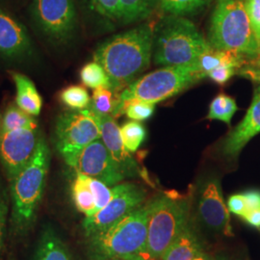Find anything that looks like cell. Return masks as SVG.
I'll return each mask as SVG.
<instances>
[{
    "mask_svg": "<svg viewBox=\"0 0 260 260\" xmlns=\"http://www.w3.org/2000/svg\"><path fill=\"white\" fill-rule=\"evenodd\" d=\"M153 28L141 24L107 39L93 53L111 81V90H118L135 81L145 72L152 58Z\"/></svg>",
    "mask_w": 260,
    "mask_h": 260,
    "instance_id": "6da1fadb",
    "label": "cell"
},
{
    "mask_svg": "<svg viewBox=\"0 0 260 260\" xmlns=\"http://www.w3.org/2000/svg\"><path fill=\"white\" fill-rule=\"evenodd\" d=\"M50 158L49 147L44 137H41L33 157L10 180L11 223L12 231L17 235L25 234L35 223L38 208L46 188Z\"/></svg>",
    "mask_w": 260,
    "mask_h": 260,
    "instance_id": "7a4b0ae2",
    "label": "cell"
},
{
    "mask_svg": "<svg viewBox=\"0 0 260 260\" xmlns=\"http://www.w3.org/2000/svg\"><path fill=\"white\" fill-rule=\"evenodd\" d=\"M211 47L190 19L168 15L153 29L152 59L164 67L198 65Z\"/></svg>",
    "mask_w": 260,
    "mask_h": 260,
    "instance_id": "3957f363",
    "label": "cell"
},
{
    "mask_svg": "<svg viewBox=\"0 0 260 260\" xmlns=\"http://www.w3.org/2000/svg\"><path fill=\"white\" fill-rule=\"evenodd\" d=\"M209 46L257 60L260 45L251 27L244 0H217L208 29Z\"/></svg>",
    "mask_w": 260,
    "mask_h": 260,
    "instance_id": "277c9868",
    "label": "cell"
},
{
    "mask_svg": "<svg viewBox=\"0 0 260 260\" xmlns=\"http://www.w3.org/2000/svg\"><path fill=\"white\" fill-rule=\"evenodd\" d=\"M149 204L138 207L106 230L87 237L88 253L128 258L146 252Z\"/></svg>",
    "mask_w": 260,
    "mask_h": 260,
    "instance_id": "5b68a950",
    "label": "cell"
},
{
    "mask_svg": "<svg viewBox=\"0 0 260 260\" xmlns=\"http://www.w3.org/2000/svg\"><path fill=\"white\" fill-rule=\"evenodd\" d=\"M205 77L199 66L164 67L129 84L119 95L113 116L123 113L124 105L132 101L160 103Z\"/></svg>",
    "mask_w": 260,
    "mask_h": 260,
    "instance_id": "8992f818",
    "label": "cell"
},
{
    "mask_svg": "<svg viewBox=\"0 0 260 260\" xmlns=\"http://www.w3.org/2000/svg\"><path fill=\"white\" fill-rule=\"evenodd\" d=\"M149 204L145 254L149 259L159 260L190 220V204L186 199L169 195L160 196Z\"/></svg>",
    "mask_w": 260,
    "mask_h": 260,
    "instance_id": "52a82bcc",
    "label": "cell"
},
{
    "mask_svg": "<svg viewBox=\"0 0 260 260\" xmlns=\"http://www.w3.org/2000/svg\"><path fill=\"white\" fill-rule=\"evenodd\" d=\"M101 139L99 116L89 109L66 112L55 123L56 149L67 160L95 140Z\"/></svg>",
    "mask_w": 260,
    "mask_h": 260,
    "instance_id": "ba28073f",
    "label": "cell"
},
{
    "mask_svg": "<svg viewBox=\"0 0 260 260\" xmlns=\"http://www.w3.org/2000/svg\"><path fill=\"white\" fill-rule=\"evenodd\" d=\"M112 189L113 198L109 204L93 216L84 219L82 226L86 238L119 222L140 207L146 198L145 189L136 184H117Z\"/></svg>",
    "mask_w": 260,
    "mask_h": 260,
    "instance_id": "9c48e42d",
    "label": "cell"
},
{
    "mask_svg": "<svg viewBox=\"0 0 260 260\" xmlns=\"http://www.w3.org/2000/svg\"><path fill=\"white\" fill-rule=\"evenodd\" d=\"M32 16L39 29L53 41H67L75 31L74 0H33Z\"/></svg>",
    "mask_w": 260,
    "mask_h": 260,
    "instance_id": "30bf717a",
    "label": "cell"
},
{
    "mask_svg": "<svg viewBox=\"0 0 260 260\" xmlns=\"http://www.w3.org/2000/svg\"><path fill=\"white\" fill-rule=\"evenodd\" d=\"M65 162L76 173L95 178L110 187L125 178L102 139L93 141Z\"/></svg>",
    "mask_w": 260,
    "mask_h": 260,
    "instance_id": "8fae6325",
    "label": "cell"
},
{
    "mask_svg": "<svg viewBox=\"0 0 260 260\" xmlns=\"http://www.w3.org/2000/svg\"><path fill=\"white\" fill-rule=\"evenodd\" d=\"M40 139L38 128H19L0 133V162L9 180L33 157Z\"/></svg>",
    "mask_w": 260,
    "mask_h": 260,
    "instance_id": "7c38bea8",
    "label": "cell"
},
{
    "mask_svg": "<svg viewBox=\"0 0 260 260\" xmlns=\"http://www.w3.org/2000/svg\"><path fill=\"white\" fill-rule=\"evenodd\" d=\"M198 211L203 223L209 230L233 236L230 210L224 204L218 178H209L202 187L198 201Z\"/></svg>",
    "mask_w": 260,
    "mask_h": 260,
    "instance_id": "4fadbf2b",
    "label": "cell"
},
{
    "mask_svg": "<svg viewBox=\"0 0 260 260\" xmlns=\"http://www.w3.org/2000/svg\"><path fill=\"white\" fill-rule=\"evenodd\" d=\"M99 116V115H98ZM101 124V139L112 157L121 169L124 177H142L136 160L132 157L121 139V128L110 115L99 116Z\"/></svg>",
    "mask_w": 260,
    "mask_h": 260,
    "instance_id": "5bb4252c",
    "label": "cell"
},
{
    "mask_svg": "<svg viewBox=\"0 0 260 260\" xmlns=\"http://www.w3.org/2000/svg\"><path fill=\"white\" fill-rule=\"evenodd\" d=\"M31 40L25 27L8 13L0 9V56L22 59L30 55Z\"/></svg>",
    "mask_w": 260,
    "mask_h": 260,
    "instance_id": "9a60e30c",
    "label": "cell"
},
{
    "mask_svg": "<svg viewBox=\"0 0 260 260\" xmlns=\"http://www.w3.org/2000/svg\"><path fill=\"white\" fill-rule=\"evenodd\" d=\"M258 133H260V87L255 90L251 106L243 121L224 140L222 147L223 155L230 158L237 157L243 148Z\"/></svg>",
    "mask_w": 260,
    "mask_h": 260,
    "instance_id": "2e32d148",
    "label": "cell"
},
{
    "mask_svg": "<svg viewBox=\"0 0 260 260\" xmlns=\"http://www.w3.org/2000/svg\"><path fill=\"white\" fill-rule=\"evenodd\" d=\"M201 251H204V244L189 220L160 260H193Z\"/></svg>",
    "mask_w": 260,
    "mask_h": 260,
    "instance_id": "e0dca14e",
    "label": "cell"
},
{
    "mask_svg": "<svg viewBox=\"0 0 260 260\" xmlns=\"http://www.w3.org/2000/svg\"><path fill=\"white\" fill-rule=\"evenodd\" d=\"M34 260H75V258L55 230L47 225L43 229L38 240Z\"/></svg>",
    "mask_w": 260,
    "mask_h": 260,
    "instance_id": "ac0fdd59",
    "label": "cell"
},
{
    "mask_svg": "<svg viewBox=\"0 0 260 260\" xmlns=\"http://www.w3.org/2000/svg\"><path fill=\"white\" fill-rule=\"evenodd\" d=\"M12 77L17 89L16 104L29 115L39 116L43 106V99L35 84L26 75L19 73H12Z\"/></svg>",
    "mask_w": 260,
    "mask_h": 260,
    "instance_id": "d6986e66",
    "label": "cell"
},
{
    "mask_svg": "<svg viewBox=\"0 0 260 260\" xmlns=\"http://www.w3.org/2000/svg\"><path fill=\"white\" fill-rule=\"evenodd\" d=\"M72 197L76 209L85 214L86 217L96 213L94 197L88 184L87 176L76 173L75 180L72 184Z\"/></svg>",
    "mask_w": 260,
    "mask_h": 260,
    "instance_id": "ffe728a7",
    "label": "cell"
},
{
    "mask_svg": "<svg viewBox=\"0 0 260 260\" xmlns=\"http://www.w3.org/2000/svg\"><path fill=\"white\" fill-rule=\"evenodd\" d=\"M244 56L238 53L225 51V50H217L214 48H210L203 55L200 57L198 66L203 73V75L207 76V75L213 71L214 69L224 65V64H237L243 66L245 62Z\"/></svg>",
    "mask_w": 260,
    "mask_h": 260,
    "instance_id": "44dd1931",
    "label": "cell"
},
{
    "mask_svg": "<svg viewBox=\"0 0 260 260\" xmlns=\"http://www.w3.org/2000/svg\"><path fill=\"white\" fill-rule=\"evenodd\" d=\"M157 0H120L121 20L131 23L147 19L154 9Z\"/></svg>",
    "mask_w": 260,
    "mask_h": 260,
    "instance_id": "7402d4cb",
    "label": "cell"
},
{
    "mask_svg": "<svg viewBox=\"0 0 260 260\" xmlns=\"http://www.w3.org/2000/svg\"><path fill=\"white\" fill-rule=\"evenodd\" d=\"M19 128H38V121L18 105H10L2 119L1 132Z\"/></svg>",
    "mask_w": 260,
    "mask_h": 260,
    "instance_id": "603a6c76",
    "label": "cell"
},
{
    "mask_svg": "<svg viewBox=\"0 0 260 260\" xmlns=\"http://www.w3.org/2000/svg\"><path fill=\"white\" fill-rule=\"evenodd\" d=\"M209 0H159L162 11L168 15L185 17L205 9Z\"/></svg>",
    "mask_w": 260,
    "mask_h": 260,
    "instance_id": "cb8c5ba5",
    "label": "cell"
},
{
    "mask_svg": "<svg viewBox=\"0 0 260 260\" xmlns=\"http://www.w3.org/2000/svg\"><path fill=\"white\" fill-rule=\"evenodd\" d=\"M237 110L238 107L233 98L221 93L217 95L210 104L207 119L218 120L231 124L232 119Z\"/></svg>",
    "mask_w": 260,
    "mask_h": 260,
    "instance_id": "d4e9b609",
    "label": "cell"
},
{
    "mask_svg": "<svg viewBox=\"0 0 260 260\" xmlns=\"http://www.w3.org/2000/svg\"><path fill=\"white\" fill-rule=\"evenodd\" d=\"M80 78L84 85L89 88L98 89V88H110L111 81L109 76L106 74L103 66L98 62H91L84 66L80 72Z\"/></svg>",
    "mask_w": 260,
    "mask_h": 260,
    "instance_id": "484cf974",
    "label": "cell"
},
{
    "mask_svg": "<svg viewBox=\"0 0 260 260\" xmlns=\"http://www.w3.org/2000/svg\"><path fill=\"white\" fill-rule=\"evenodd\" d=\"M120 128L125 148L129 152H135L146 138L145 127L137 121H128Z\"/></svg>",
    "mask_w": 260,
    "mask_h": 260,
    "instance_id": "4316f807",
    "label": "cell"
},
{
    "mask_svg": "<svg viewBox=\"0 0 260 260\" xmlns=\"http://www.w3.org/2000/svg\"><path fill=\"white\" fill-rule=\"evenodd\" d=\"M117 105V100L114 99L110 88L94 89L92 100V111L99 116H106L114 113Z\"/></svg>",
    "mask_w": 260,
    "mask_h": 260,
    "instance_id": "83f0119b",
    "label": "cell"
},
{
    "mask_svg": "<svg viewBox=\"0 0 260 260\" xmlns=\"http://www.w3.org/2000/svg\"><path fill=\"white\" fill-rule=\"evenodd\" d=\"M60 100L66 106L82 110L90 104V95L81 86H70L60 93Z\"/></svg>",
    "mask_w": 260,
    "mask_h": 260,
    "instance_id": "f1b7e54d",
    "label": "cell"
},
{
    "mask_svg": "<svg viewBox=\"0 0 260 260\" xmlns=\"http://www.w3.org/2000/svg\"><path fill=\"white\" fill-rule=\"evenodd\" d=\"M87 180L93 192L98 212L99 210L103 209L104 206L108 205L111 201L113 198V189L110 188V186L106 185L105 183L93 177H87Z\"/></svg>",
    "mask_w": 260,
    "mask_h": 260,
    "instance_id": "f546056e",
    "label": "cell"
},
{
    "mask_svg": "<svg viewBox=\"0 0 260 260\" xmlns=\"http://www.w3.org/2000/svg\"><path fill=\"white\" fill-rule=\"evenodd\" d=\"M154 108L155 105L153 103L132 101L124 105L123 113H125L131 120L145 121L152 116Z\"/></svg>",
    "mask_w": 260,
    "mask_h": 260,
    "instance_id": "4dcf8cb0",
    "label": "cell"
},
{
    "mask_svg": "<svg viewBox=\"0 0 260 260\" xmlns=\"http://www.w3.org/2000/svg\"><path fill=\"white\" fill-rule=\"evenodd\" d=\"M93 6L106 18L121 20L120 0H93Z\"/></svg>",
    "mask_w": 260,
    "mask_h": 260,
    "instance_id": "1f68e13d",
    "label": "cell"
},
{
    "mask_svg": "<svg viewBox=\"0 0 260 260\" xmlns=\"http://www.w3.org/2000/svg\"><path fill=\"white\" fill-rule=\"evenodd\" d=\"M240 67L241 66L237 64H224L214 69L213 71H211L207 75V76H209L214 82L223 85L226 83L233 75L236 74L237 69H239Z\"/></svg>",
    "mask_w": 260,
    "mask_h": 260,
    "instance_id": "d6a6232c",
    "label": "cell"
},
{
    "mask_svg": "<svg viewBox=\"0 0 260 260\" xmlns=\"http://www.w3.org/2000/svg\"><path fill=\"white\" fill-rule=\"evenodd\" d=\"M251 27L260 45V0H244Z\"/></svg>",
    "mask_w": 260,
    "mask_h": 260,
    "instance_id": "836d02e7",
    "label": "cell"
},
{
    "mask_svg": "<svg viewBox=\"0 0 260 260\" xmlns=\"http://www.w3.org/2000/svg\"><path fill=\"white\" fill-rule=\"evenodd\" d=\"M8 213V206L4 194L0 189V260L2 259L3 249H4V240L6 233V220Z\"/></svg>",
    "mask_w": 260,
    "mask_h": 260,
    "instance_id": "e575fe53",
    "label": "cell"
},
{
    "mask_svg": "<svg viewBox=\"0 0 260 260\" xmlns=\"http://www.w3.org/2000/svg\"><path fill=\"white\" fill-rule=\"evenodd\" d=\"M242 195L245 203V214L260 209V191L251 190L243 193Z\"/></svg>",
    "mask_w": 260,
    "mask_h": 260,
    "instance_id": "d590c367",
    "label": "cell"
},
{
    "mask_svg": "<svg viewBox=\"0 0 260 260\" xmlns=\"http://www.w3.org/2000/svg\"><path fill=\"white\" fill-rule=\"evenodd\" d=\"M228 208L231 212L242 217L245 214V203L242 194L233 195L229 199Z\"/></svg>",
    "mask_w": 260,
    "mask_h": 260,
    "instance_id": "8d00e7d4",
    "label": "cell"
},
{
    "mask_svg": "<svg viewBox=\"0 0 260 260\" xmlns=\"http://www.w3.org/2000/svg\"><path fill=\"white\" fill-rule=\"evenodd\" d=\"M242 218L251 225L260 228V209L248 212V213L245 214Z\"/></svg>",
    "mask_w": 260,
    "mask_h": 260,
    "instance_id": "74e56055",
    "label": "cell"
},
{
    "mask_svg": "<svg viewBox=\"0 0 260 260\" xmlns=\"http://www.w3.org/2000/svg\"><path fill=\"white\" fill-rule=\"evenodd\" d=\"M90 260H130V258H119V257H106V256H101V255H94V254H89Z\"/></svg>",
    "mask_w": 260,
    "mask_h": 260,
    "instance_id": "f35d334b",
    "label": "cell"
},
{
    "mask_svg": "<svg viewBox=\"0 0 260 260\" xmlns=\"http://www.w3.org/2000/svg\"><path fill=\"white\" fill-rule=\"evenodd\" d=\"M193 260H215L212 258V256L208 253H206L205 251H201L200 253H198L194 257Z\"/></svg>",
    "mask_w": 260,
    "mask_h": 260,
    "instance_id": "ab89813d",
    "label": "cell"
},
{
    "mask_svg": "<svg viewBox=\"0 0 260 260\" xmlns=\"http://www.w3.org/2000/svg\"><path fill=\"white\" fill-rule=\"evenodd\" d=\"M255 62V66H256V69L253 70L251 73L252 75H254V78H260V56L258 57L257 60L254 61Z\"/></svg>",
    "mask_w": 260,
    "mask_h": 260,
    "instance_id": "60d3db41",
    "label": "cell"
},
{
    "mask_svg": "<svg viewBox=\"0 0 260 260\" xmlns=\"http://www.w3.org/2000/svg\"><path fill=\"white\" fill-rule=\"evenodd\" d=\"M128 258H130V260H147L145 257H143L142 255H135V256H131Z\"/></svg>",
    "mask_w": 260,
    "mask_h": 260,
    "instance_id": "b9f144b4",
    "label": "cell"
},
{
    "mask_svg": "<svg viewBox=\"0 0 260 260\" xmlns=\"http://www.w3.org/2000/svg\"><path fill=\"white\" fill-rule=\"evenodd\" d=\"M215 260H229L228 258H225V257H223V256H220V257H218V258H216Z\"/></svg>",
    "mask_w": 260,
    "mask_h": 260,
    "instance_id": "7bdbcfd3",
    "label": "cell"
},
{
    "mask_svg": "<svg viewBox=\"0 0 260 260\" xmlns=\"http://www.w3.org/2000/svg\"><path fill=\"white\" fill-rule=\"evenodd\" d=\"M1 126H2V121H1V116H0V133H1Z\"/></svg>",
    "mask_w": 260,
    "mask_h": 260,
    "instance_id": "ee69618b",
    "label": "cell"
}]
</instances>
